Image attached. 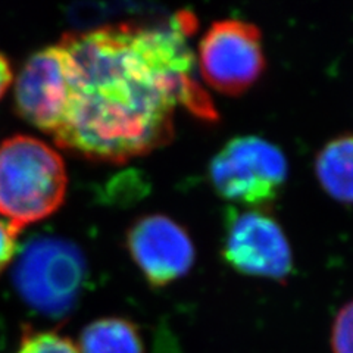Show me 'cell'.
<instances>
[{"mask_svg":"<svg viewBox=\"0 0 353 353\" xmlns=\"http://www.w3.org/2000/svg\"><path fill=\"white\" fill-rule=\"evenodd\" d=\"M265 68L262 36L256 26L221 19L199 43V70L216 92L237 96L258 81Z\"/></svg>","mask_w":353,"mask_h":353,"instance_id":"obj_5","label":"cell"},{"mask_svg":"<svg viewBox=\"0 0 353 353\" xmlns=\"http://www.w3.org/2000/svg\"><path fill=\"white\" fill-rule=\"evenodd\" d=\"M21 231L5 218H0V272L14 261L18 252V236Z\"/></svg>","mask_w":353,"mask_h":353,"instance_id":"obj_13","label":"cell"},{"mask_svg":"<svg viewBox=\"0 0 353 353\" xmlns=\"http://www.w3.org/2000/svg\"><path fill=\"white\" fill-rule=\"evenodd\" d=\"M15 109L28 124L54 136L63 124L68 102V65L61 44L31 53L17 77Z\"/></svg>","mask_w":353,"mask_h":353,"instance_id":"obj_7","label":"cell"},{"mask_svg":"<svg viewBox=\"0 0 353 353\" xmlns=\"http://www.w3.org/2000/svg\"><path fill=\"white\" fill-rule=\"evenodd\" d=\"M15 353H80L68 337L54 331L26 330Z\"/></svg>","mask_w":353,"mask_h":353,"instance_id":"obj_11","label":"cell"},{"mask_svg":"<svg viewBox=\"0 0 353 353\" xmlns=\"http://www.w3.org/2000/svg\"><path fill=\"white\" fill-rule=\"evenodd\" d=\"M66 187L65 162L48 143L27 134L0 143V215L15 228L57 212Z\"/></svg>","mask_w":353,"mask_h":353,"instance_id":"obj_2","label":"cell"},{"mask_svg":"<svg viewBox=\"0 0 353 353\" xmlns=\"http://www.w3.org/2000/svg\"><path fill=\"white\" fill-rule=\"evenodd\" d=\"M127 248L152 287H165L181 279L192 270L196 256L185 228L161 214L134 221L127 233Z\"/></svg>","mask_w":353,"mask_h":353,"instance_id":"obj_8","label":"cell"},{"mask_svg":"<svg viewBox=\"0 0 353 353\" xmlns=\"http://www.w3.org/2000/svg\"><path fill=\"white\" fill-rule=\"evenodd\" d=\"M14 81V71L9 59L0 52V99L8 92L9 85Z\"/></svg>","mask_w":353,"mask_h":353,"instance_id":"obj_14","label":"cell"},{"mask_svg":"<svg viewBox=\"0 0 353 353\" xmlns=\"http://www.w3.org/2000/svg\"><path fill=\"white\" fill-rule=\"evenodd\" d=\"M289 174L283 150L258 136L231 139L209 165L216 193L249 208H265L279 197Z\"/></svg>","mask_w":353,"mask_h":353,"instance_id":"obj_4","label":"cell"},{"mask_svg":"<svg viewBox=\"0 0 353 353\" xmlns=\"http://www.w3.org/2000/svg\"><path fill=\"white\" fill-rule=\"evenodd\" d=\"M80 353H145L139 327L125 318L96 319L83 331Z\"/></svg>","mask_w":353,"mask_h":353,"instance_id":"obj_10","label":"cell"},{"mask_svg":"<svg viewBox=\"0 0 353 353\" xmlns=\"http://www.w3.org/2000/svg\"><path fill=\"white\" fill-rule=\"evenodd\" d=\"M88 279V263L74 241L36 236L18 253L12 283L27 306L49 318H63L79 303Z\"/></svg>","mask_w":353,"mask_h":353,"instance_id":"obj_3","label":"cell"},{"mask_svg":"<svg viewBox=\"0 0 353 353\" xmlns=\"http://www.w3.org/2000/svg\"><path fill=\"white\" fill-rule=\"evenodd\" d=\"M331 350L333 353H353V301L336 315L331 328Z\"/></svg>","mask_w":353,"mask_h":353,"instance_id":"obj_12","label":"cell"},{"mask_svg":"<svg viewBox=\"0 0 353 353\" xmlns=\"http://www.w3.org/2000/svg\"><path fill=\"white\" fill-rule=\"evenodd\" d=\"M318 181L339 202L353 203V134L328 141L315 161Z\"/></svg>","mask_w":353,"mask_h":353,"instance_id":"obj_9","label":"cell"},{"mask_svg":"<svg viewBox=\"0 0 353 353\" xmlns=\"http://www.w3.org/2000/svg\"><path fill=\"white\" fill-rule=\"evenodd\" d=\"M196 27L194 15L181 10L65 32L58 43L68 65V102L54 143L85 159L124 163L171 141L179 106L216 119L194 74L189 37Z\"/></svg>","mask_w":353,"mask_h":353,"instance_id":"obj_1","label":"cell"},{"mask_svg":"<svg viewBox=\"0 0 353 353\" xmlns=\"http://www.w3.org/2000/svg\"><path fill=\"white\" fill-rule=\"evenodd\" d=\"M223 255L231 268L253 277L284 280L293 270L290 243L267 208H230Z\"/></svg>","mask_w":353,"mask_h":353,"instance_id":"obj_6","label":"cell"}]
</instances>
